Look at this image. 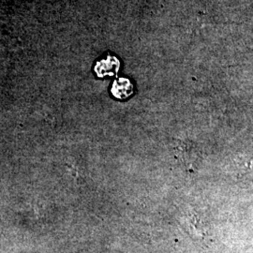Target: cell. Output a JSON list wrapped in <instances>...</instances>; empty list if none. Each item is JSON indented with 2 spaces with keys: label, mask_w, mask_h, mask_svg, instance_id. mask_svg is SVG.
<instances>
[{
  "label": "cell",
  "mask_w": 253,
  "mask_h": 253,
  "mask_svg": "<svg viewBox=\"0 0 253 253\" xmlns=\"http://www.w3.org/2000/svg\"><path fill=\"white\" fill-rule=\"evenodd\" d=\"M120 62L116 56L108 55L105 59L97 62L95 66V73L99 77L114 76L118 73Z\"/></svg>",
  "instance_id": "cell-1"
},
{
  "label": "cell",
  "mask_w": 253,
  "mask_h": 253,
  "mask_svg": "<svg viewBox=\"0 0 253 253\" xmlns=\"http://www.w3.org/2000/svg\"><path fill=\"white\" fill-rule=\"evenodd\" d=\"M133 93V85L126 78H118L114 82L112 86V94L120 100L126 99Z\"/></svg>",
  "instance_id": "cell-2"
}]
</instances>
